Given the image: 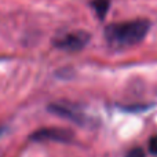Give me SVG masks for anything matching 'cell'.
<instances>
[{"label": "cell", "instance_id": "2", "mask_svg": "<svg viewBox=\"0 0 157 157\" xmlns=\"http://www.w3.org/2000/svg\"><path fill=\"white\" fill-rule=\"evenodd\" d=\"M90 40V35L84 30H73L54 39V46L65 51H78Z\"/></svg>", "mask_w": 157, "mask_h": 157}, {"label": "cell", "instance_id": "4", "mask_svg": "<svg viewBox=\"0 0 157 157\" xmlns=\"http://www.w3.org/2000/svg\"><path fill=\"white\" fill-rule=\"evenodd\" d=\"M73 138V134L63 128H43L30 135L33 141H55V142H69Z\"/></svg>", "mask_w": 157, "mask_h": 157}, {"label": "cell", "instance_id": "3", "mask_svg": "<svg viewBox=\"0 0 157 157\" xmlns=\"http://www.w3.org/2000/svg\"><path fill=\"white\" fill-rule=\"evenodd\" d=\"M48 110L55 113L57 116L65 117L68 120L78 123V124H83L86 121V114L77 106L71 105V103H52V105L48 106Z\"/></svg>", "mask_w": 157, "mask_h": 157}, {"label": "cell", "instance_id": "7", "mask_svg": "<svg viewBox=\"0 0 157 157\" xmlns=\"http://www.w3.org/2000/svg\"><path fill=\"white\" fill-rule=\"evenodd\" d=\"M149 150H150V153H153V155H157V134L153 136L152 139H150V142H149Z\"/></svg>", "mask_w": 157, "mask_h": 157}, {"label": "cell", "instance_id": "1", "mask_svg": "<svg viewBox=\"0 0 157 157\" xmlns=\"http://www.w3.org/2000/svg\"><path fill=\"white\" fill-rule=\"evenodd\" d=\"M150 29L147 19H134V21L119 22L106 26L105 37L109 46L114 48H124L141 43L146 37Z\"/></svg>", "mask_w": 157, "mask_h": 157}, {"label": "cell", "instance_id": "6", "mask_svg": "<svg viewBox=\"0 0 157 157\" xmlns=\"http://www.w3.org/2000/svg\"><path fill=\"white\" fill-rule=\"evenodd\" d=\"M125 157H145V152L141 149V147H134L130 152L127 153Z\"/></svg>", "mask_w": 157, "mask_h": 157}, {"label": "cell", "instance_id": "5", "mask_svg": "<svg viewBox=\"0 0 157 157\" xmlns=\"http://www.w3.org/2000/svg\"><path fill=\"white\" fill-rule=\"evenodd\" d=\"M91 6L95 10L97 15L99 17V19H105L106 14L109 11V7H110V2L109 0H92Z\"/></svg>", "mask_w": 157, "mask_h": 157}]
</instances>
